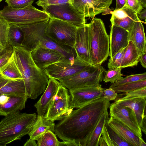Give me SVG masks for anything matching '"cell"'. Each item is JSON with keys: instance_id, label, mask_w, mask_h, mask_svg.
I'll return each instance as SVG.
<instances>
[{"instance_id": "6da1fadb", "label": "cell", "mask_w": 146, "mask_h": 146, "mask_svg": "<svg viewBox=\"0 0 146 146\" xmlns=\"http://www.w3.org/2000/svg\"><path fill=\"white\" fill-rule=\"evenodd\" d=\"M110 105V101L103 96L97 98L72 110L55 125L54 132L63 141L82 146Z\"/></svg>"}, {"instance_id": "7a4b0ae2", "label": "cell", "mask_w": 146, "mask_h": 146, "mask_svg": "<svg viewBox=\"0 0 146 146\" xmlns=\"http://www.w3.org/2000/svg\"><path fill=\"white\" fill-rule=\"evenodd\" d=\"M15 62L24 81L26 94L28 98L35 99L45 91L49 78L44 70L35 63L30 52L22 46L13 47Z\"/></svg>"}, {"instance_id": "3957f363", "label": "cell", "mask_w": 146, "mask_h": 146, "mask_svg": "<svg viewBox=\"0 0 146 146\" xmlns=\"http://www.w3.org/2000/svg\"><path fill=\"white\" fill-rule=\"evenodd\" d=\"M35 113H21L19 111L11 113L0 121V146H5L29 134L36 122Z\"/></svg>"}, {"instance_id": "277c9868", "label": "cell", "mask_w": 146, "mask_h": 146, "mask_svg": "<svg viewBox=\"0 0 146 146\" xmlns=\"http://www.w3.org/2000/svg\"><path fill=\"white\" fill-rule=\"evenodd\" d=\"M49 19L32 24L18 25L24 34L21 46L30 52L41 47L57 51L67 58L74 57L72 51L73 48L60 45L46 35L45 30Z\"/></svg>"}, {"instance_id": "5b68a950", "label": "cell", "mask_w": 146, "mask_h": 146, "mask_svg": "<svg viewBox=\"0 0 146 146\" xmlns=\"http://www.w3.org/2000/svg\"><path fill=\"white\" fill-rule=\"evenodd\" d=\"M89 24L91 64L100 65L109 55V36L101 19L94 17Z\"/></svg>"}, {"instance_id": "8992f818", "label": "cell", "mask_w": 146, "mask_h": 146, "mask_svg": "<svg viewBox=\"0 0 146 146\" xmlns=\"http://www.w3.org/2000/svg\"><path fill=\"white\" fill-rule=\"evenodd\" d=\"M0 18L8 23L27 25L46 21L50 18L47 14L31 5L21 9H14L7 6L0 10Z\"/></svg>"}, {"instance_id": "52a82bcc", "label": "cell", "mask_w": 146, "mask_h": 146, "mask_svg": "<svg viewBox=\"0 0 146 146\" xmlns=\"http://www.w3.org/2000/svg\"><path fill=\"white\" fill-rule=\"evenodd\" d=\"M77 28L67 22L50 18L45 32L46 35L57 44L73 48Z\"/></svg>"}, {"instance_id": "ba28073f", "label": "cell", "mask_w": 146, "mask_h": 146, "mask_svg": "<svg viewBox=\"0 0 146 146\" xmlns=\"http://www.w3.org/2000/svg\"><path fill=\"white\" fill-rule=\"evenodd\" d=\"M106 70L100 65H92L89 68L70 77L59 80L68 90L100 85Z\"/></svg>"}, {"instance_id": "9c48e42d", "label": "cell", "mask_w": 146, "mask_h": 146, "mask_svg": "<svg viewBox=\"0 0 146 146\" xmlns=\"http://www.w3.org/2000/svg\"><path fill=\"white\" fill-rule=\"evenodd\" d=\"M92 65L73 57L63 59L46 67L43 70L49 78H52L58 81L76 74Z\"/></svg>"}, {"instance_id": "30bf717a", "label": "cell", "mask_w": 146, "mask_h": 146, "mask_svg": "<svg viewBox=\"0 0 146 146\" xmlns=\"http://www.w3.org/2000/svg\"><path fill=\"white\" fill-rule=\"evenodd\" d=\"M43 11L53 18L68 22L78 27L86 23L84 15L79 12L71 3L58 5L49 6Z\"/></svg>"}, {"instance_id": "8fae6325", "label": "cell", "mask_w": 146, "mask_h": 146, "mask_svg": "<svg viewBox=\"0 0 146 146\" xmlns=\"http://www.w3.org/2000/svg\"><path fill=\"white\" fill-rule=\"evenodd\" d=\"M70 100L68 90L61 84L44 116L53 121L61 120L71 112Z\"/></svg>"}, {"instance_id": "7c38bea8", "label": "cell", "mask_w": 146, "mask_h": 146, "mask_svg": "<svg viewBox=\"0 0 146 146\" xmlns=\"http://www.w3.org/2000/svg\"><path fill=\"white\" fill-rule=\"evenodd\" d=\"M110 117L122 123L139 137L142 133L135 114L130 108L114 102L110 104Z\"/></svg>"}, {"instance_id": "4fadbf2b", "label": "cell", "mask_w": 146, "mask_h": 146, "mask_svg": "<svg viewBox=\"0 0 146 146\" xmlns=\"http://www.w3.org/2000/svg\"><path fill=\"white\" fill-rule=\"evenodd\" d=\"M105 88L100 85L87 86L68 90L70 97L69 110L78 108L92 100L103 96Z\"/></svg>"}, {"instance_id": "5bb4252c", "label": "cell", "mask_w": 146, "mask_h": 146, "mask_svg": "<svg viewBox=\"0 0 146 146\" xmlns=\"http://www.w3.org/2000/svg\"><path fill=\"white\" fill-rule=\"evenodd\" d=\"M73 48L76 58L82 62L91 64L89 23L77 27Z\"/></svg>"}, {"instance_id": "9a60e30c", "label": "cell", "mask_w": 146, "mask_h": 146, "mask_svg": "<svg viewBox=\"0 0 146 146\" xmlns=\"http://www.w3.org/2000/svg\"><path fill=\"white\" fill-rule=\"evenodd\" d=\"M70 3L85 18H94L100 13L106 15L110 13L111 11L109 7L100 1L72 0Z\"/></svg>"}, {"instance_id": "2e32d148", "label": "cell", "mask_w": 146, "mask_h": 146, "mask_svg": "<svg viewBox=\"0 0 146 146\" xmlns=\"http://www.w3.org/2000/svg\"><path fill=\"white\" fill-rule=\"evenodd\" d=\"M30 54L35 64L42 69L50 65L67 58L57 51L41 47L31 51Z\"/></svg>"}, {"instance_id": "e0dca14e", "label": "cell", "mask_w": 146, "mask_h": 146, "mask_svg": "<svg viewBox=\"0 0 146 146\" xmlns=\"http://www.w3.org/2000/svg\"><path fill=\"white\" fill-rule=\"evenodd\" d=\"M61 84L58 80L52 78H49L47 86L43 94L34 105L36 109L38 116L43 117L45 115Z\"/></svg>"}, {"instance_id": "ac0fdd59", "label": "cell", "mask_w": 146, "mask_h": 146, "mask_svg": "<svg viewBox=\"0 0 146 146\" xmlns=\"http://www.w3.org/2000/svg\"><path fill=\"white\" fill-rule=\"evenodd\" d=\"M110 19L111 24L121 27L128 31L134 22L139 21L137 13L128 6L125 5L121 8L111 11Z\"/></svg>"}, {"instance_id": "d6986e66", "label": "cell", "mask_w": 146, "mask_h": 146, "mask_svg": "<svg viewBox=\"0 0 146 146\" xmlns=\"http://www.w3.org/2000/svg\"><path fill=\"white\" fill-rule=\"evenodd\" d=\"M109 36V55L112 57L121 49L125 48L129 43L128 31L124 28L111 24Z\"/></svg>"}, {"instance_id": "ffe728a7", "label": "cell", "mask_w": 146, "mask_h": 146, "mask_svg": "<svg viewBox=\"0 0 146 146\" xmlns=\"http://www.w3.org/2000/svg\"><path fill=\"white\" fill-rule=\"evenodd\" d=\"M3 95L27 96L23 80H11L0 75V96Z\"/></svg>"}, {"instance_id": "44dd1931", "label": "cell", "mask_w": 146, "mask_h": 146, "mask_svg": "<svg viewBox=\"0 0 146 146\" xmlns=\"http://www.w3.org/2000/svg\"><path fill=\"white\" fill-rule=\"evenodd\" d=\"M115 100L114 103L128 107L133 111L140 127L143 118L146 116V98L123 97Z\"/></svg>"}, {"instance_id": "7402d4cb", "label": "cell", "mask_w": 146, "mask_h": 146, "mask_svg": "<svg viewBox=\"0 0 146 146\" xmlns=\"http://www.w3.org/2000/svg\"><path fill=\"white\" fill-rule=\"evenodd\" d=\"M142 21H136L128 30V41H132L141 54L146 53V42Z\"/></svg>"}, {"instance_id": "603a6c76", "label": "cell", "mask_w": 146, "mask_h": 146, "mask_svg": "<svg viewBox=\"0 0 146 146\" xmlns=\"http://www.w3.org/2000/svg\"><path fill=\"white\" fill-rule=\"evenodd\" d=\"M107 124L122 139L131 146H140L139 137L122 123L110 117Z\"/></svg>"}, {"instance_id": "cb8c5ba5", "label": "cell", "mask_w": 146, "mask_h": 146, "mask_svg": "<svg viewBox=\"0 0 146 146\" xmlns=\"http://www.w3.org/2000/svg\"><path fill=\"white\" fill-rule=\"evenodd\" d=\"M99 146H131L122 139L106 123L104 126L98 143Z\"/></svg>"}, {"instance_id": "d4e9b609", "label": "cell", "mask_w": 146, "mask_h": 146, "mask_svg": "<svg viewBox=\"0 0 146 146\" xmlns=\"http://www.w3.org/2000/svg\"><path fill=\"white\" fill-rule=\"evenodd\" d=\"M28 98L27 96H11L5 104H0V115L6 116L11 113L25 108Z\"/></svg>"}, {"instance_id": "484cf974", "label": "cell", "mask_w": 146, "mask_h": 146, "mask_svg": "<svg viewBox=\"0 0 146 146\" xmlns=\"http://www.w3.org/2000/svg\"><path fill=\"white\" fill-rule=\"evenodd\" d=\"M141 54L131 41H129L125 48L120 68L121 69L137 66Z\"/></svg>"}, {"instance_id": "4316f807", "label": "cell", "mask_w": 146, "mask_h": 146, "mask_svg": "<svg viewBox=\"0 0 146 146\" xmlns=\"http://www.w3.org/2000/svg\"><path fill=\"white\" fill-rule=\"evenodd\" d=\"M55 124L54 121L48 119L44 116H37L35 124L28 135L30 138L37 140L46 132L51 131L54 132Z\"/></svg>"}, {"instance_id": "83f0119b", "label": "cell", "mask_w": 146, "mask_h": 146, "mask_svg": "<svg viewBox=\"0 0 146 146\" xmlns=\"http://www.w3.org/2000/svg\"><path fill=\"white\" fill-rule=\"evenodd\" d=\"M109 119L108 110L102 115L95 127L82 146H98L99 139L104 126Z\"/></svg>"}, {"instance_id": "f1b7e54d", "label": "cell", "mask_w": 146, "mask_h": 146, "mask_svg": "<svg viewBox=\"0 0 146 146\" xmlns=\"http://www.w3.org/2000/svg\"><path fill=\"white\" fill-rule=\"evenodd\" d=\"M24 38V34L21 28L16 24L9 25L7 36L8 44L11 47L21 46Z\"/></svg>"}, {"instance_id": "f546056e", "label": "cell", "mask_w": 146, "mask_h": 146, "mask_svg": "<svg viewBox=\"0 0 146 146\" xmlns=\"http://www.w3.org/2000/svg\"><path fill=\"white\" fill-rule=\"evenodd\" d=\"M0 75L11 80L23 79L21 74L15 62L13 54L7 63L0 70Z\"/></svg>"}, {"instance_id": "4dcf8cb0", "label": "cell", "mask_w": 146, "mask_h": 146, "mask_svg": "<svg viewBox=\"0 0 146 146\" xmlns=\"http://www.w3.org/2000/svg\"><path fill=\"white\" fill-rule=\"evenodd\" d=\"M54 132L49 131L42 135L36 140L37 146H59L60 142Z\"/></svg>"}, {"instance_id": "1f68e13d", "label": "cell", "mask_w": 146, "mask_h": 146, "mask_svg": "<svg viewBox=\"0 0 146 146\" xmlns=\"http://www.w3.org/2000/svg\"><path fill=\"white\" fill-rule=\"evenodd\" d=\"M146 87V79L120 85L111 88L117 93H127Z\"/></svg>"}, {"instance_id": "d6a6232c", "label": "cell", "mask_w": 146, "mask_h": 146, "mask_svg": "<svg viewBox=\"0 0 146 146\" xmlns=\"http://www.w3.org/2000/svg\"><path fill=\"white\" fill-rule=\"evenodd\" d=\"M121 69L119 68L114 69H109L105 71V76L103 81L105 82H110L114 83L121 79L123 76L121 73Z\"/></svg>"}, {"instance_id": "836d02e7", "label": "cell", "mask_w": 146, "mask_h": 146, "mask_svg": "<svg viewBox=\"0 0 146 146\" xmlns=\"http://www.w3.org/2000/svg\"><path fill=\"white\" fill-rule=\"evenodd\" d=\"M146 79V72L127 76L121 79L112 83L110 87L112 88L125 83Z\"/></svg>"}, {"instance_id": "e575fe53", "label": "cell", "mask_w": 146, "mask_h": 146, "mask_svg": "<svg viewBox=\"0 0 146 146\" xmlns=\"http://www.w3.org/2000/svg\"><path fill=\"white\" fill-rule=\"evenodd\" d=\"M9 25V24L5 20L0 18V44L4 48L10 46L7 40Z\"/></svg>"}, {"instance_id": "d590c367", "label": "cell", "mask_w": 146, "mask_h": 146, "mask_svg": "<svg viewBox=\"0 0 146 146\" xmlns=\"http://www.w3.org/2000/svg\"><path fill=\"white\" fill-rule=\"evenodd\" d=\"M125 49V48H121L112 57L110 58L108 63V69L120 68Z\"/></svg>"}, {"instance_id": "8d00e7d4", "label": "cell", "mask_w": 146, "mask_h": 146, "mask_svg": "<svg viewBox=\"0 0 146 146\" xmlns=\"http://www.w3.org/2000/svg\"><path fill=\"white\" fill-rule=\"evenodd\" d=\"M34 0H5L9 7L14 9H21L25 8L32 4Z\"/></svg>"}, {"instance_id": "74e56055", "label": "cell", "mask_w": 146, "mask_h": 146, "mask_svg": "<svg viewBox=\"0 0 146 146\" xmlns=\"http://www.w3.org/2000/svg\"><path fill=\"white\" fill-rule=\"evenodd\" d=\"M72 0H38L36 2L38 6L43 8L49 6L61 5L67 3H70Z\"/></svg>"}, {"instance_id": "f35d334b", "label": "cell", "mask_w": 146, "mask_h": 146, "mask_svg": "<svg viewBox=\"0 0 146 146\" xmlns=\"http://www.w3.org/2000/svg\"><path fill=\"white\" fill-rule=\"evenodd\" d=\"M124 97L126 98L134 97L146 98V87L141 88L126 93V95Z\"/></svg>"}, {"instance_id": "ab89813d", "label": "cell", "mask_w": 146, "mask_h": 146, "mask_svg": "<svg viewBox=\"0 0 146 146\" xmlns=\"http://www.w3.org/2000/svg\"><path fill=\"white\" fill-rule=\"evenodd\" d=\"M125 5L135 11L137 15L144 9L139 0H125Z\"/></svg>"}, {"instance_id": "60d3db41", "label": "cell", "mask_w": 146, "mask_h": 146, "mask_svg": "<svg viewBox=\"0 0 146 146\" xmlns=\"http://www.w3.org/2000/svg\"><path fill=\"white\" fill-rule=\"evenodd\" d=\"M13 52V47L11 46L0 57V70L8 62Z\"/></svg>"}, {"instance_id": "b9f144b4", "label": "cell", "mask_w": 146, "mask_h": 146, "mask_svg": "<svg viewBox=\"0 0 146 146\" xmlns=\"http://www.w3.org/2000/svg\"><path fill=\"white\" fill-rule=\"evenodd\" d=\"M117 95V93L111 88L105 89L103 91V96L109 101L115 100Z\"/></svg>"}, {"instance_id": "7bdbcfd3", "label": "cell", "mask_w": 146, "mask_h": 146, "mask_svg": "<svg viewBox=\"0 0 146 146\" xmlns=\"http://www.w3.org/2000/svg\"><path fill=\"white\" fill-rule=\"evenodd\" d=\"M139 61L142 66L145 68H146V53L141 54L140 58Z\"/></svg>"}, {"instance_id": "ee69618b", "label": "cell", "mask_w": 146, "mask_h": 146, "mask_svg": "<svg viewBox=\"0 0 146 146\" xmlns=\"http://www.w3.org/2000/svg\"><path fill=\"white\" fill-rule=\"evenodd\" d=\"M137 16L139 19L140 21L145 20L146 21V9H144L140 12L138 14Z\"/></svg>"}, {"instance_id": "f6af8a7d", "label": "cell", "mask_w": 146, "mask_h": 146, "mask_svg": "<svg viewBox=\"0 0 146 146\" xmlns=\"http://www.w3.org/2000/svg\"><path fill=\"white\" fill-rule=\"evenodd\" d=\"M116 6L115 10L119 9L125 5V0H116Z\"/></svg>"}, {"instance_id": "bcb514c9", "label": "cell", "mask_w": 146, "mask_h": 146, "mask_svg": "<svg viewBox=\"0 0 146 146\" xmlns=\"http://www.w3.org/2000/svg\"><path fill=\"white\" fill-rule=\"evenodd\" d=\"M35 140L29 138L24 145V146H37Z\"/></svg>"}, {"instance_id": "7dc6e473", "label": "cell", "mask_w": 146, "mask_h": 146, "mask_svg": "<svg viewBox=\"0 0 146 146\" xmlns=\"http://www.w3.org/2000/svg\"><path fill=\"white\" fill-rule=\"evenodd\" d=\"M146 116H145L143 119L142 121L140 126L141 131L145 134H146Z\"/></svg>"}, {"instance_id": "c3c4849f", "label": "cell", "mask_w": 146, "mask_h": 146, "mask_svg": "<svg viewBox=\"0 0 146 146\" xmlns=\"http://www.w3.org/2000/svg\"><path fill=\"white\" fill-rule=\"evenodd\" d=\"M9 96L3 95L0 96V104H3L6 103L8 100Z\"/></svg>"}, {"instance_id": "681fc988", "label": "cell", "mask_w": 146, "mask_h": 146, "mask_svg": "<svg viewBox=\"0 0 146 146\" xmlns=\"http://www.w3.org/2000/svg\"><path fill=\"white\" fill-rule=\"evenodd\" d=\"M140 146H146V143L142 137H139Z\"/></svg>"}, {"instance_id": "f907efd6", "label": "cell", "mask_w": 146, "mask_h": 146, "mask_svg": "<svg viewBox=\"0 0 146 146\" xmlns=\"http://www.w3.org/2000/svg\"><path fill=\"white\" fill-rule=\"evenodd\" d=\"M142 6L144 9L146 7V0H139Z\"/></svg>"}, {"instance_id": "816d5d0a", "label": "cell", "mask_w": 146, "mask_h": 146, "mask_svg": "<svg viewBox=\"0 0 146 146\" xmlns=\"http://www.w3.org/2000/svg\"><path fill=\"white\" fill-rule=\"evenodd\" d=\"M11 46H9V47L5 48L3 50L0 51V57L2 56L6 51L9 48V47H10Z\"/></svg>"}, {"instance_id": "f5cc1de1", "label": "cell", "mask_w": 146, "mask_h": 146, "mask_svg": "<svg viewBox=\"0 0 146 146\" xmlns=\"http://www.w3.org/2000/svg\"><path fill=\"white\" fill-rule=\"evenodd\" d=\"M3 0H0V3Z\"/></svg>"}, {"instance_id": "db71d44e", "label": "cell", "mask_w": 146, "mask_h": 146, "mask_svg": "<svg viewBox=\"0 0 146 146\" xmlns=\"http://www.w3.org/2000/svg\"><path fill=\"white\" fill-rule=\"evenodd\" d=\"M95 0V1H96V0Z\"/></svg>"}]
</instances>
